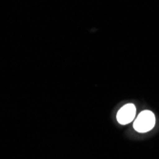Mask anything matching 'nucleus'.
Returning <instances> with one entry per match:
<instances>
[{
    "instance_id": "1",
    "label": "nucleus",
    "mask_w": 159,
    "mask_h": 159,
    "mask_svg": "<svg viewBox=\"0 0 159 159\" xmlns=\"http://www.w3.org/2000/svg\"><path fill=\"white\" fill-rule=\"evenodd\" d=\"M155 124V116L151 111H143L136 117L134 128L138 133H147L153 129Z\"/></svg>"
},
{
    "instance_id": "2",
    "label": "nucleus",
    "mask_w": 159,
    "mask_h": 159,
    "mask_svg": "<svg viewBox=\"0 0 159 159\" xmlns=\"http://www.w3.org/2000/svg\"><path fill=\"white\" fill-rule=\"evenodd\" d=\"M136 108L134 104H127L123 106L117 112V121L121 125H127L135 118Z\"/></svg>"
}]
</instances>
